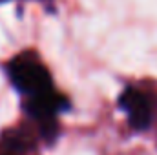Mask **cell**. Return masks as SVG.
Listing matches in <instances>:
<instances>
[{
	"label": "cell",
	"mask_w": 157,
	"mask_h": 155,
	"mask_svg": "<svg viewBox=\"0 0 157 155\" xmlns=\"http://www.w3.org/2000/svg\"><path fill=\"white\" fill-rule=\"evenodd\" d=\"M9 78L11 84L28 99L44 93L48 89H53L51 77L44 64L31 53H22L17 59L9 62Z\"/></svg>",
	"instance_id": "cell-1"
},
{
	"label": "cell",
	"mask_w": 157,
	"mask_h": 155,
	"mask_svg": "<svg viewBox=\"0 0 157 155\" xmlns=\"http://www.w3.org/2000/svg\"><path fill=\"white\" fill-rule=\"evenodd\" d=\"M119 106L126 113L128 122L133 130H148L152 124V106L146 95L135 88H126L119 97Z\"/></svg>",
	"instance_id": "cell-2"
},
{
	"label": "cell",
	"mask_w": 157,
	"mask_h": 155,
	"mask_svg": "<svg viewBox=\"0 0 157 155\" xmlns=\"http://www.w3.org/2000/svg\"><path fill=\"white\" fill-rule=\"evenodd\" d=\"M0 155H17L15 152H0Z\"/></svg>",
	"instance_id": "cell-3"
}]
</instances>
